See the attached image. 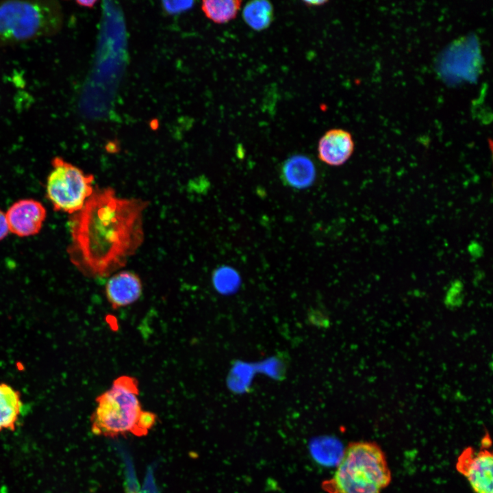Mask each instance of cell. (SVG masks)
Returning a JSON list of instances; mask_svg holds the SVG:
<instances>
[{"label": "cell", "instance_id": "obj_10", "mask_svg": "<svg viewBox=\"0 0 493 493\" xmlns=\"http://www.w3.org/2000/svg\"><path fill=\"white\" fill-rule=\"evenodd\" d=\"M281 176L286 185L303 189L311 186L314 182L316 176V168L308 157L294 155L283 164Z\"/></svg>", "mask_w": 493, "mask_h": 493}, {"label": "cell", "instance_id": "obj_9", "mask_svg": "<svg viewBox=\"0 0 493 493\" xmlns=\"http://www.w3.org/2000/svg\"><path fill=\"white\" fill-rule=\"evenodd\" d=\"M142 292L140 278L129 270L111 275L105 285L106 298L113 309L134 303L141 296Z\"/></svg>", "mask_w": 493, "mask_h": 493}, {"label": "cell", "instance_id": "obj_18", "mask_svg": "<svg viewBox=\"0 0 493 493\" xmlns=\"http://www.w3.org/2000/svg\"><path fill=\"white\" fill-rule=\"evenodd\" d=\"M9 231L5 214L0 210V240L5 238Z\"/></svg>", "mask_w": 493, "mask_h": 493}, {"label": "cell", "instance_id": "obj_14", "mask_svg": "<svg viewBox=\"0 0 493 493\" xmlns=\"http://www.w3.org/2000/svg\"><path fill=\"white\" fill-rule=\"evenodd\" d=\"M333 440L330 438H323L316 440L312 445V451L314 457L317 461L322 464L333 463L336 459L339 462L340 457L339 455V447Z\"/></svg>", "mask_w": 493, "mask_h": 493}, {"label": "cell", "instance_id": "obj_20", "mask_svg": "<svg viewBox=\"0 0 493 493\" xmlns=\"http://www.w3.org/2000/svg\"><path fill=\"white\" fill-rule=\"evenodd\" d=\"M326 1H305L304 3L307 5L310 6H318V5H322L324 3H327Z\"/></svg>", "mask_w": 493, "mask_h": 493}, {"label": "cell", "instance_id": "obj_7", "mask_svg": "<svg viewBox=\"0 0 493 493\" xmlns=\"http://www.w3.org/2000/svg\"><path fill=\"white\" fill-rule=\"evenodd\" d=\"M46 216L47 211L43 205L32 199L17 201L5 213L9 231L19 237L39 233Z\"/></svg>", "mask_w": 493, "mask_h": 493}, {"label": "cell", "instance_id": "obj_11", "mask_svg": "<svg viewBox=\"0 0 493 493\" xmlns=\"http://www.w3.org/2000/svg\"><path fill=\"white\" fill-rule=\"evenodd\" d=\"M21 406L19 392L7 384L0 383V431L14 430Z\"/></svg>", "mask_w": 493, "mask_h": 493}, {"label": "cell", "instance_id": "obj_16", "mask_svg": "<svg viewBox=\"0 0 493 493\" xmlns=\"http://www.w3.org/2000/svg\"><path fill=\"white\" fill-rule=\"evenodd\" d=\"M193 1H162L164 10L168 14H177L192 7Z\"/></svg>", "mask_w": 493, "mask_h": 493}, {"label": "cell", "instance_id": "obj_1", "mask_svg": "<svg viewBox=\"0 0 493 493\" xmlns=\"http://www.w3.org/2000/svg\"><path fill=\"white\" fill-rule=\"evenodd\" d=\"M142 199L121 198L110 187L96 188L83 207L71 214V263L85 276L105 278L124 267L144 241Z\"/></svg>", "mask_w": 493, "mask_h": 493}, {"label": "cell", "instance_id": "obj_3", "mask_svg": "<svg viewBox=\"0 0 493 493\" xmlns=\"http://www.w3.org/2000/svg\"><path fill=\"white\" fill-rule=\"evenodd\" d=\"M336 466L322 482L327 493H382L392 481L385 454L375 442H351Z\"/></svg>", "mask_w": 493, "mask_h": 493}, {"label": "cell", "instance_id": "obj_5", "mask_svg": "<svg viewBox=\"0 0 493 493\" xmlns=\"http://www.w3.org/2000/svg\"><path fill=\"white\" fill-rule=\"evenodd\" d=\"M51 166L47 181V197L55 210L75 214L92 195L94 176L60 157H55Z\"/></svg>", "mask_w": 493, "mask_h": 493}, {"label": "cell", "instance_id": "obj_15", "mask_svg": "<svg viewBox=\"0 0 493 493\" xmlns=\"http://www.w3.org/2000/svg\"><path fill=\"white\" fill-rule=\"evenodd\" d=\"M238 280L236 271L227 266L216 269L212 277L215 288L221 293H228L233 290L236 286Z\"/></svg>", "mask_w": 493, "mask_h": 493}, {"label": "cell", "instance_id": "obj_6", "mask_svg": "<svg viewBox=\"0 0 493 493\" xmlns=\"http://www.w3.org/2000/svg\"><path fill=\"white\" fill-rule=\"evenodd\" d=\"M493 456L490 448L480 446L465 448L455 464L457 471L463 475L475 493H493Z\"/></svg>", "mask_w": 493, "mask_h": 493}, {"label": "cell", "instance_id": "obj_19", "mask_svg": "<svg viewBox=\"0 0 493 493\" xmlns=\"http://www.w3.org/2000/svg\"><path fill=\"white\" fill-rule=\"evenodd\" d=\"M97 1L96 0H89V1H77L76 3L81 7L88 8H92Z\"/></svg>", "mask_w": 493, "mask_h": 493}, {"label": "cell", "instance_id": "obj_13", "mask_svg": "<svg viewBox=\"0 0 493 493\" xmlns=\"http://www.w3.org/2000/svg\"><path fill=\"white\" fill-rule=\"evenodd\" d=\"M241 4L242 1L239 0H204L201 9L210 20L223 24L236 17Z\"/></svg>", "mask_w": 493, "mask_h": 493}, {"label": "cell", "instance_id": "obj_12", "mask_svg": "<svg viewBox=\"0 0 493 493\" xmlns=\"http://www.w3.org/2000/svg\"><path fill=\"white\" fill-rule=\"evenodd\" d=\"M242 17L246 25L255 31L267 29L274 18L272 3L266 0L248 2L242 10Z\"/></svg>", "mask_w": 493, "mask_h": 493}, {"label": "cell", "instance_id": "obj_8", "mask_svg": "<svg viewBox=\"0 0 493 493\" xmlns=\"http://www.w3.org/2000/svg\"><path fill=\"white\" fill-rule=\"evenodd\" d=\"M354 149V140L349 131L340 128L331 129L319 140L318 156L329 166H340L350 159Z\"/></svg>", "mask_w": 493, "mask_h": 493}, {"label": "cell", "instance_id": "obj_4", "mask_svg": "<svg viewBox=\"0 0 493 493\" xmlns=\"http://www.w3.org/2000/svg\"><path fill=\"white\" fill-rule=\"evenodd\" d=\"M63 23L62 8L57 1H0V47L54 36Z\"/></svg>", "mask_w": 493, "mask_h": 493}, {"label": "cell", "instance_id": "obj_2", "mask_svg": "<svg viewBox=\"0 0 493 493\" xmlns=\"http://www.w3.org/2000/svg\"><path fill=\"white\" fill-rule=\"evenodd\" d=\"M138 394L136 378L123 375L114 379L111 388L96 398L97 405L90 416L92 433L110 438L147 435L157 416L142 409Z\"/></svg>", "mask_w": 493, "mask_h": 493}, {"label": "cell", "instance_id": "obj_17", "mask_svg": "<svg viewBox=\"0 0 493 493\" xmlns=\"http://www.w3.org/2000/svg\"><path fill=\"white\" fill-rule=\"evenodd\" d=\"M447 295L445 299V304L450 308H455L459 307L462 303L463 294L462 293L459 286L456 288H452L448 290Z\"/></svg>", "mask_w": 493, "mask_h": 493}]
</instances>
